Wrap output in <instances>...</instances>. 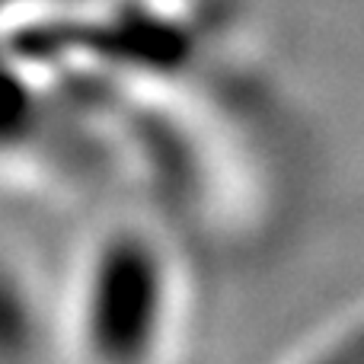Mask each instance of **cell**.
I'll return each mask as SVG.
<instances>
[{"label": "cell", "instance_id": "6da1fadb", "mask_svg": "<svg viewBox=\"0 0 364 364\" xmlns=\"http://www.w3.org/2000/svg\"><path fill=\"white\" fill-rule=\"evenodd\" d=\"M316 355H326V358H364V320H355L346 329H339L329 339V348H320Z\"/></svg>", "mask_w": 364, "mask_h": 364}]
</instances>
